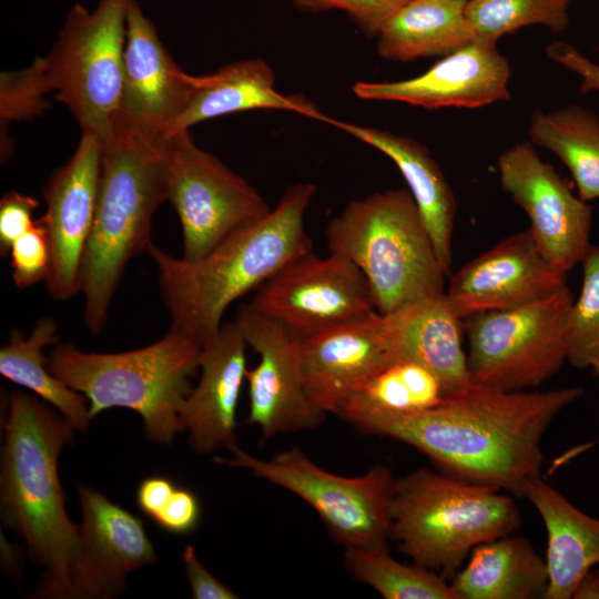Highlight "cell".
<instances>
[{
  "mask_svg": "<svg viewBox=\"0 0 599 599\" xmlns=\"http://www.w3.org/2000/svg\"><path fill=\"white\" fill-rule=\"evenodd\" d=\"M583 395L580 386L502 390L473 384L415 414H369L347 422L427 456L455 478L522 497L540 477L541 439L556 416Z\"/></svg>",
  "mask_w": 599,
  "mask_h": 599,
  "instance_id": "cell-1",
  "label": "cell"
},
{
  "mask_svg": "<svg viewBox=\"0 0 599 599\" xmlns=\"http://www.w3.org/2000/svg\"><path fill=\"white\" fill-rule=\"evenodd\" d=\"M316 191L311 182L290 185L267 216L199 260L173 257L151 243L146 253L158 267L171 328L202 347L219 333L233 302L312 251L304 217Z\"/></svg>",
  "mask_w": 599,
  "mask_h": 599,
  "instance_id": "cell-2",
  "label": "cell"
},
{
  "mask_svg": "<svg viewBox=\"0 0 599 599\" xmlns=\"http://www.w3.org/2000/svg\"><path fill=\"white\" fill-rule=\"evenodd\" d=\"M77 429L39 397L9 396L1 453L0 509L7 527L44 568L35 588L41 598H63L79 526L68 516L58 459Z\"/></svg>",
  "mask_w": 599,
  "mask_h": 599,
  "instance_id": "cell-3",
  "label": "cell"
},
{
  "mask_svg": "<svg viewBox=\"0 0 599 599\" xmlns=\"http://www.w3.org/2000/svg\"><path fill=\"white\" fill-rule=\"evenodd\" d=\"M169 139L116 122L102 139L98 202L83 253L80 293L97 334L128 263L148 251L152 219L167 201Z\"/></svg>",
  "mask_w": 599,
  "mask_h": 599,
  "instance_id": "cell-4",
  "label": "cell"
},
{
  "mask_svg": "<svg viewBox=\"0 0 599 599\" xmlns=\"http://www.w3.org/2000/svg\"><path fill=\"white\" fill-rule=\"evenodd\" d=\"M201 349L170 328L160 341L121 353H88L62 343L47 357V367L88 398L91 418L114 407L132 409L141 416L148 438L167 445L184 432L180 410L200 369Z\"/></svg>",
  "mask_w": 599,
  "mask_h": 599,
  "instance_id": "cell-5",
  "label": "cell"
},
{
  "mask_svg": "<svg viewBox=\"0 0 599 599\" xmlns=\"http://www.w3.org/2000/svg\"><path fill=\"white\" fill-rule=\"evenodd\" d=\"M325 236L329 253L347 257L363 273L380 314L446 291L447 274L409 190L351 201L331 219Z\"/></svg>",
  "mask_w": 599,
  "mask_h": 599,
  "instance_id": "cell-6",
  "label": "cell"
},
{
  "mask_svg": "<svg viewBox=\"0 0 599 599\" xmlns=\"http://www.w3.org/2000/svg\"><path fill=\"white\" fill-rule=\"evenodd\" d=\"M520 526L515 501L493 487L429 468L396 478L390 540L415 565L446 579H451L475 547L514 534Z\"/></svg>",
  "mask_w": 599,
  "mask_h": 599,
  "instance_id": "cell-7",
  "label": "cell"
},
{
  "mask_svg": "<svg viewBox=\"0 0 599 599\" xmlns=\"http://www.w3.org/2000/svg\"><path fill=\"white\" fill-rule=\"evenodd\" d=\"M225 448L232 457L215 456V463L247 469L303 499L344 549H389L390 505L396 483L389 467L375 465L361 476L345 477L319 467L298 447L280 451L270 459L254 457L236 443Z\"/></svg>",
  "mask_w": 599,
  "mask_h": 599,
  "instance_id": "cell-8",
  "label": "cell"
},
{
  "mask_svg": "<svg viewBox=\"0 0 599 599\" xmlns=\"http://www.w3.org/2000/svg\"><path fill=\"white\" fill-rule=\"evenodd\" d=\"M129 0H99L93 11L74 3L44 58L54 99L68 106L82 131L101 139L120 112Z\"/></svg>",
  "mask_w": 599,
  "mask_h": 599,
  "instance_id": "cell-9",
  "label": "cell"
},
{
  "mask_svg": "<svg viewBox=\"0 0 599 599\" xmlns=\"http://www.w3.org/2000/svg\"><path fill=\"white\" fill-rule=\"evenodd\" d=\"M568 285L535 303L465 318L467 362L475 385L502 390L538 387L567 363Z\"/></svg>",
  "mask_w": 599,
  "mask_h": 599,
  "instance_id": "cell-10",
  "label": "cell"
},
{
  "mask_svg": "<svg viewBox=\"0 0 599 599\" xmlns=\"http://www.w3.org/2000/svg\"><path fill=\"white\" fill-rule=\"evenodd\" d=\"M167 139V201L181 223L184 260L203 257L272 211L246 180L200 149L190 130Z\"/></svg>",
  "mask_w": 599,
  "mask_h": 599,
  "instance_id": "cell-11",
  "label": "cell"
},
{
  "mask_svg": "<svg viewBox=\"0 0 599 599\" xmlns=\"http://www.w3.org/2000/svg\"><path fill=\"white\" fill-rule=\"evenodd\" d=\"M248 304L301 339L377 312L370 287L352 261L337 253L321 257L313 250L264 282Z\"/></svg>",
  "mask_w": 599,
  "mask_h": 599,
  "instance_id": "cell-12",
  "label": "cell"
},
{
  "mask_svg": "<svg viewBox=\"0 0 599 599\" xmlns=\"http://www.w3.org/2000/svg\"><path fill=\"white\" fill-rule=\"evenodd\" d=\"M258 362L247 368V425L257 426L261 441L280 434L316 427L321 412L305 388L300 338L276 321L258 313L248 303L238 306L235 321Z\"/></svg>",
  "mask_w": 599,
  "mask_h": 599,
  "instance_id": "cell-13",
  "label": "cell"
},
{
  "mask_svg": "<svg viewBox=\"0 0 599 599\" xmlns=\"http://www.w3.org/2000/svg\"><path fill=\"white\" fill-rule=\"evenodd\" d=\"M497 165L502 190L528 215L529 231L547 257L565 273L581 263L590 246L592 207L588 202L573 194L531 142L504 151Z\"/></svg>",
  "mask_w": 599,
  "mask_h": 599,
  "instance_id": "cell-14",
  "label": "cell"
},
{
  "mask_svg": "<svg viewBox=\"0 0 599 599\" xmlns=\"http://www.w3.org/2000/svg\"><path fill=\"white\" fill-rule=\"evenodd\" d=\"M78 496L82 519L63 598L121 596L126 575L156 560L154 547L140 518L88 486Z\"/></svg>",
  "mask_w": 599,
  "mask_h": 599,
  "instance_id": "cell-15",
  "label": "cell"
},
{
  "mask_svg": "<svg viewBox=\"0 0 599 599\" xmlns=\"http://www.w3.org/2000/svg\"><path fill=\"white\" fill-rule=\"evenodd\" d=\"M529 229L511 234L449 275L445 295L463 318L518 308L567 285Z\"/></svg>",
  "mask_w": 599,
  "mask_h": 599,
  "instance_id": "cell-16",
  "label": "cell"
},
{
  "mask_svg": "<svg viewBox=\"0 0 599 599\" xmlns=\"http://www.w3.org/2000/svg\"><path fill=\"white\" fill-rule=\"evenodd\" d=\"M101 156V136L82 131L75 152L51 174L43 190L47 210L40 221L50 245L44 283L55 300L65 301L80 293L81 264L98 202Z\"/></svg>",
  "mask_w": 599,
  "mask_h": 599,
  "instance_id": "cell-17",
  "label": "cell"
},
{
  "mask_svg": "<svg viewBox=\"0 0 599 599\" xmlns=\"http://www.w3.org/2000/svg\"><path fill=\"white\" fill-rule=\"evenodd\" d=\"M300 355L309 399L324 414H337L353 393L399 361L394 316L375 312L300 338Z\"/></svg>",
  "mask_w": 599,
  "mask_h": 599,
  "instance_id": "cell-18",
  "label": "cell"
},
{
  "mask_svg": "<svg viewBox=\"0 0 599 599\" xmlns=\"http://www.w3.org/2000/svg\"><path fill=\"white\" fill-rule=\"evenodd\" d=\"M195 89L161 42L136 0H129L123 53V88L116 122L165 138Z\"/></svg>",
  "mask_w": 599,
  "mask_h": 599,
  "instance_id": "cell-19",
  "label": "cell"
},
{
  "mask_svg": "<svg viewBox=\"0 0 599 599\" xmlns=\"http://www.w3.org/2000/svg\"><path fill=\"white\" fill-rule=\"evenodd\" d=\"M510 65L496 45L471 42L443 57L426 72L400 81H358L362 100L396 101L427 110L479 108L510 98Z\"/></svg>",
  "mask_w": 599,
  "mask_h": 599,
  "instance_id": "cell-20",
  "label": "cell"
},
{
  "mask_svg": "<svg viewBox=\"0 0 599 599\" xmlns=\"http://www.w3.org/2000/svg\"><path fill=\"white\" fill-rule=\"evenodd\" d=\"M247 347L235 322L223 323L202 346L199 382L180 410L189 445L197 454L236 443V412L247 369Z\"/></svg>",
  "mask_w": 599,
  "mask_h": 599,
  "instance_id": "cell-21",
  "label": "cell"
},
{
  "mask_svg": "<svg viewBox=\"0 0 599 599\" xmlns=\"http://www.w3.org/2000/svg\"><path fill=\"white\" fill-rule=\"evenodd\" d=\"M191 100L165 138L214 118L251 110H278L326 121L315 103L301 94L285 95L275 89L273 68L253 58L224 65L206 75H194Z\"/></svg>",
  "mask_w": 599,
  "mask_h": 599,
  "instance_id": "cell-22",
  "label": "cell"
},
{
  "mask_svg": "<svg viewBox=\"0 0 599 599\" xmlns=\"http://www.w3.org/2000/svg\"><path fill=\"white\" fill-rule=\"evenodd\" d=\"M334 125L389 158L400 171L447 274L453 263L456 197L437 161L418 141L390 131L328 118Z\"/></svg>",
  "mask_w": 599,
  "mask_h": 599,
  "instance_id": "cell-23",
  "label": "cell"
},
{
  "mask_svg": "<svg viewBox=\"0 0 599 599\" xmlns=\"http://www.w3.org/2000/svg\"><path fill=\"white\" fill-rule=\"evenodd\" d=\"M522 497L547 531L549 581L544 599H571L578 581L599 566V518L581 511L541 476L526 485Z\"/></svg>",
  "mask_w": 599,
  "mask_h": 599,
  "instance_id": "cell-24",
  "label": "cell"
},
{
  "mask_svg": "<svg viewBox=\"0 0 599 599\" xmlns=\"http://www.w3.org/2000/svg\"><path fill=\"white\" fill-rule=\"evenodd\" d=\"M392 315L399 361H412L430 370L441 383L446 397L473 385L463 348L465 319L454 311L445 293Z\"/></svg>",
  "mask_w": 599,
  "mask_h": 599,
  "instance_id": "cell-25",
  "label": "cell"
},
{
  "mask_svg": "<svg viewBox=\"0 0 599 599\" xmlns=\"http://www.w3.org/2000/svg\"><path fill=\"white\" fill-rule=\"evenodd\" d=\"M548 581L546 558L510 534L475 547L449 582L458 599H535L545 597Z\"/></svg>",
  "mask_w": 599,
  "mask_h": 599,
  "instance_id": "cell-26",
  "label": "cell"
},
{
  "mask_svg": "<svg viewBox=\"0 0 599 599\" xmlns=\"http://www.w3.org/2000/svg\"><path fill=\"white\" fill-rule=\"evenodd\" d=\"M467 0H409L377 35L382 59L408 62L448 55L474 42Z\"/></svg>",
  "mask_w": 599,
  "mask_h": 599,
  "instance_id": "cell-27",
  "label": "cell"
},
{
  "mask_svg": "<svg viewBox=\"0 0 599 599\" xmlns=\"http://www.w3.org/2000/svg\"><path fill=\"white\" fill-rule=\"evenodd\" d=\"M58 339V325L50 317L39 318L28 337L13 329L0 349V374L34 393L77 430L85 432L92 419L88 398L53 376L47 367L43 349Z\"/></svg>",
  "mask_w": 599,
  "mask_h": 599,
  "instance_id": "cell-28",
  "label": "cell"
},
{
  "mask_svg": "<svg viewBox=\"0 0 599 599\" xmlns=\"http://www.w3.org/2000/svg\"><path fill=\"white\" fill-rule=\"evenodd\" d=\"M528 135L532 144L552 152L566 165L580 199H599V116L593 111L578 104L536 110Z\"/></svg>",
  "mask_w": 599,
  "mask_h": 599,
  "instance_id": "cell-29",
  "label": "cell"
},
{
  "mask_svg": "<svg viewBox=\"0 0 599 599\" xmlns=\"http://www.w3.org/2000/svg\"><path fill=\"white\" fill-rule=\"evenodd\" d=\"M439 379L412 361H398L373 376L342 405L337 415L347 420L369 414H415L445 398Z\"/></svg>",
  "mask_w": 599,
  "mask_h": 599,
  "instance_id": "cell-30",
  "label": "cell"
},
{
  "mask_svg": "<svg viewBox=\"0 0 599 599\" xmlns=\"http://www.w3.org/2000/svg\"><path fill=\"white\" fill-rule=\"evenodd\" d=\"M346 570L385 599H458L448 579L418 565L394 559L387 548L345 549Z\"/></svg>",
  "mask_w": 599,
  "mask_h": 599,
  "instance_id": "cell-31",
  "label": "cell"
},
{
  "mask_svg": "<svg viewBox=\"0 0 599 599\" xmlns=\"http://www.w3.org/2000/svg\"><path fill=\"white\" fill-rule=\"evenodd\" d=\"M572 0H467L466 17L474 41L497 45L501 37L529 26L554 33L569 26Z\"/></svg>",
  "mask_w": 599,
  "mask_h": 599,
  "instance_id": "cell-32",
  "label": "cell"
},
{
  "mask_svg": "<svg viewBox=\"0 0 599 599\" xmlns=\"http://www.w3.org/2000/svg\"><path fill=\"white\" fill-rule=\"evenodd\" d=\"M581 264V290L566 322L567 363L599 377V246L590 244Z\"/></svg>",
  "mask_w": 599,
  "mask_h": 599,
  "instance_id": "cell-33",
  "label": "cell"
},
{
  "mask_svg": "<svg viewBox=\"0 0 599 599\" xmlns=\"http://www.w3.org/2000/svg\"><path fill=\"white\" fill-rule=\"evenodd\" d=\"M52 91L44 58L20 71L4 72L0 77L1 126L10 121L32 120L49 108L44 94Z\"/></svg>",
  "mask_w": 599,
  "mask_h": 599,
  "instance_id": "cell-34",
  "label": "cell"
},
{
  "mask_svg": "<svg viewBox=\"0 0 599 599\" xmlns=\"http://www.w3.org/2000/svg\"><path fill=\"white\" fill-rule=\"evenodd\" d=\"M12 278L18 288L45 281L50 268V245L47 229L40 219L10 248Z\"/></svg>",
  "mask_w": 599,
  "mask_h": 599,
  "instance_id": "cell-35",
  "label": "cell"
},
{
  "mask_svg": "<svg viewBox=\"0 0 599 599\" xmlns=\"http://www.w3.org/2000/svg\"><path fill=\"white\" fill-rule=\"evenodd\" d=\"M409 0H292L301 11L317 13L328 10L346 12L367 35L377 38L388 20Z\"/></svg>",
  "mask_w": 599,
  "mask_h": 599,
  "instance_id": "cell-36",
  "label": "cell"
},
{
  "mask_svg": "<svg viewBox=\"0 0 599 599\" xmlns=\"http://www.w3.org/2000/svg\"><path fill=\"white\" fill-rule=\"evenodd\" d=\"M38 205L37 199L17 191H9L2 196L0 201L1 256L8 255L14 241L34 224L32 214Z\"/></svg>",
  "mask_w": 599,
  "mask_h": 599,
  "instance_id": "cell-37",
  "label": "cell"
},
{
  "mask_svg": "<svg viewBox=\"0 0 599 599\" xmlns=\"http://www.w3.org/2000/svg\"><path fill=\"white\" fill-rule=\"evenodd\" d=\"M201 519V504L190 489L175 487L153 521L166 532L184 535L191 532Z\"/></svg>",
  "mask_w": 599,
  "mask_h": 599,
  "instance_id": "cell-38",
  "label": "cell"
},
{
  "mask_svg": "<svg viewBox=\"0 0 599 599\" xmlns=\"http://www.w3.org/2000/svg\"><path fill=\"white\" fill-rule=\"evenodd\" d=\"M185 576L194 599H235L238 595L214 577L197 559L193 546L187 545L182 554Z\"/></svg>",
  "mask_w": 599,
  "mask_h": 599,
  "instance_id": "cell-39",
  "label": "cell"
},
{
  "mask_svg": "<svg viewBox=\"0 0 599 599\" xmlns=\"http://www.w3.org/2000/svg\"><path fill=\"white\" fill-rule=\"evenodd\" d=\"M175 487L174 483L166 477L151 476L144 478L136 491V502L140 510L153 520Z\"/></svg>",
  "mask_w": 599,
  "mask_h": 599,
  "instance_id": "cell-40",
  "label": "cell"
},
{
  "mask_svg": "<svg viewBox=\"0 0 599 599\" xmlns=\"http://www.w3.org/2000/svg\"><path fill=\"white\" fill-rule=\"evenodd\" d=\"M573 599H599V575L596 570L587 572L577 583Z\"/></svg>",
  "mask_w": 599,
  "mask_h": 599,
  "instance_id": "cell-41",
  "label": "cell"
},
{
  "mask_svg": "<svg viewBox=\"0 0 599 599\" xmlns=\"http://www.w3.org/2000/svg\"><path fill=\"white\" fill-rule=\"evenodd\" d=\"M596 571H597V573L599 575V569H597Z\"/></svg>",
  "mask_w": 599,
  "mask_h": 599,
  "instance_id": "cell-42",
  "label": "cell"
}]
</instances>
